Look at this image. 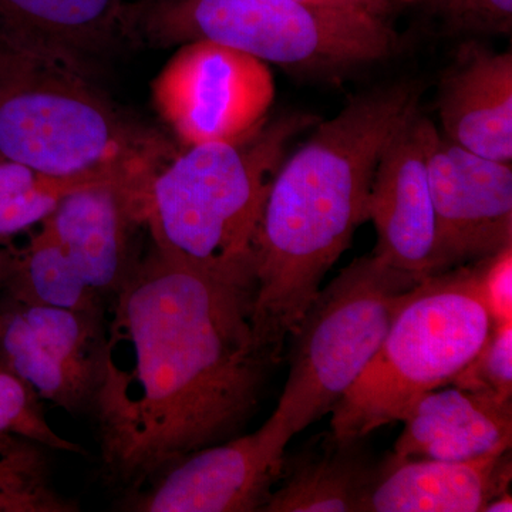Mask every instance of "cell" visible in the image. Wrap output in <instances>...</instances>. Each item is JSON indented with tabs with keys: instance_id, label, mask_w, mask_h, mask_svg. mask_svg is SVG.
<instances>
[{
	"instance_id": "277c9868",
	"label": "cell",
	"mask_w": 512,
	"mask_h": 512,
	"mask_svg": "<svg viewBox=\"0 0 512 512\" xmlns=\"http://www.w3.org/2000/svg\"><path fill=\"white\" fill-rule=\"evenodd\" d=\"M315 121L286 114L242 140L178 151L140 194L151 244L254 282V242L269 187L293 138Z\"/></svg>"
},
{
	"instance_id": "cb8c5ba5",
	"label": "cell",
	"mask_w": 512,
	"mask_h": 512,
	"mask_svg": "<svg viewBox=\"0 0 512 512\" xmlns=\"http://www.w3.org/2000/svg\"><path fill=\"white\" fill-rule=\"evenodd\" d=\"M473 264L481 299L494 325L512 322V245Z\"/></svg>"
},
{
	"instance_id": "ba28073f",
	"label": "cell",
	"mask_w": 512,
	"mask_h": 512,
	"mask_svg": "<svg viewBox=\"0 0 512 512\" xmlns=\"http://www.w3.org/2000/svg\"><path fill=\"white\" fill-rule=\"evenodd\" d=\"M151 96L161 120L184 148L231 143L268 121L275 82L262 60L195 40L178 46L151 84Z\"/></svg>"
},
{
	"instance_id": "2e32d148",
	"label": "cell",
	"mask_w": 512,
	"mask_h": 512,
	"mask_svg": "<svg viewBox=\"0 0 512 512\" xmlns=\"http://www.w3.org/2000/svg\"><path fill=\"white\" fill-rule=\"evenodd\" d=\"M511 478V451L468 461L387 454L363 512H480Z\"/></svg>"
},
{
	"instance_id": "484cf974",
	"label": "cell",
	"mask_w": 512,
	"mask_h": 512,
	"mask_svg": "<svg viewBox=\"0 0 512 512\" xmlns=\"http://www.w3.org/2000/svg\"><path fill=\"white\" fill-rule=\"evenodd\" d=\"M511 512L512 511V497L510 491L500 494L498 497L493 498L487 505H485L483 512Z\"/></svg>"
},
{
	"instance_id": "9c48e42d",
	"label": "cell",
	"mask_w": 512,
	"mask_h": 512,
	"mask_svg": "<svg viewBox=\"0 0 512 512\" xmlns=\"http://www.w3.org/2000/svg\"><path fill=\"white\" fill-rule=\"evenodd\" d=\"M106 311L12 303L0 312V359L42 400L92 414L106 359Z\"/></svg>"
},
{
	"instance_id": "d6986e66",
	"label": "cell",
	"mask_w": 512,
	"mask_h": 512,
	"mask_svg": "<svg viewBox=\"0 0 512 512\" xmlns=\"http://www.w3.org/2000/svg\"><path fill=\"white\" fill-rule=\"evenodd\" d=\"M5 284L13 303L74 311L109 308V303L84 282L59 242L42 224L28 247L10 258Z\"/></svg>"
},
{
	"instance_id": "6da1fadb",
	"label": "cell",
	"mask_w": 512,
	"mask_h": 512,
	"mask_svg": "<svg viewBox=\"0 0 512 512\" xmlns=\"http://www.w3.org/2000/svg\"><path fill=\"white\" fill-rule=\"evenodd\" d=\"M254 282L151 244L107 308L93 416L101 471L126 497L185 457L241 436L272 363L252 325Z\"/></svg>"
},
{
	"instance_id": "5bb4252c",
	"label": "cell",
	"mask_w": 512,
	"mask_h": 512,
	"mask_svg": "<svg viewBox=\"0 0 512 512\" xmlns=\"http://www.w3.org/2000/svg\"><path fill=\"white\" fill-rule=\"evenodd\" d=\"M440 133L477 156L512 161V53L461 47L437 93Z\"/></svg>"
},
{
	"instance_id": "30bf717a",
	"label": "cell",
	"mask_w": 512,
	"mask_h": 512,
	"mask_svg": "<svg viewBox=\"0 0 512 512\" xmlns=\"http://www.w3.org/2000/svg\"><path fill=\"white\" fill-rule=\"evenodd\" d=\"M427 165L436 215V274L512 245L511 163L477 156L436 126Z\"/></svg>"
},
{
	"instance_id": "8fae6325",
	"label": "cell",
	"mask_w": 512,
	"mask_h": 512,
	"mask_svg": "<svg viewBox=\"0 0 512 512\" xmlns=\"http://www.w3.org/2000/svg\"><path fill=\"white\" fill-rule=\"evenodd\" d=\"M289 441L268 420L254 433L204 448L126 497L134 512H262Z\"/></svg>"
},
{
	"instance_id": "52a82bcc",
	"label": "cell",
	"mask_w": 512,
	"mask_h": 512,
	"mask_svg": "<svg viewBox=\"0 0 512 512\" xmlns=\"http://www.w3.org/2000/svg\"><path fill=\"white\" fill-rule=\"evenodd\" d=\"M421 279L372 254L320 289L291 336L288 379L268 419L286 440L332 413Z\"/></svg>"
},
{
	"instance_id": "3957f363",
	"label": "cell",
	"mask_w": 512,
	"mask_h": 512,
	"mask_svg": "<svg viewBox=\"0 0 512 512\" xmlns=\"http://www.w3.org/2000/svg\"><path fill=\"white\" fill-rule=\"evenodd\" d=\"M177 153L117 109L89 73L0 37V157L47 177L141 192Z\"/></svg>"
},
{
	"instance_id": "4316f807",
	"label": "cell",
	"mask_w": 512,
	"mask_h": 512,
	"mask_svg": "<svg viewBox=\"0 0 512 512\" xmlns=\"http://www.w3.org/2000/svg\"><path fill=\"white\" fill-rule=\"evenodd\" d=\"M380 3H382L383 8L386 9V12L389 13L390 9H392L393 3L396 2V0H379Z\"/></svg>"
},
{
	"instance_id": "603a6c76",
	"label": "cell",
	"mask_w": 512,
	"mask_h": 512,
	"mask_svg": "<svg viewBox=\"0 0 512 512\" xmlns=\"http://www.w3.org/2000/svg\"><path fill=\"white\" fill-rule=\"evenodd\" d=\"M90 187L43 175L39 183L20 194L0 200V238L12 237L19 232L28 231L55 211L59 202L70 192Z\"/></svg>"
},
{
	"instance_id": "e0dca14e",
	"label": "cell",
	"mask_w": 512,
	"mask_h": 512,
	"mask_svg": "<svg viewBox=\"0 0 512 512\" xmlns=\"http://www.w3.org/2000/svg\"><path fill=\"white\" fill-rule=\"evenodd\" d=\"M130 0H0V37L55 56L93 76L127 37Z\"/></svg>"
},
{
	"instance_id": "4fadbf2b",
	"label": "cell",
	"mask_w": 512,
	"mask_h": 512,
	"mask_svg": "<svg viewBox=\"0 0 512 512\" xmlns=\"http://www.w3.org/2000/svg\"><path fill=\"white\" fill-rule=\"evenodd\" d=\"M87 285L107 303L121 291L141 255L136 235L144 225L140 192L99 184L70 192L42 222Z\"/></svg>"
},
{
	"instance_id": "7402d4cb",
	"label": "cell",
	"mask_w": 512,
	"mask_h": 512,
	"mask_svg": "<svg viewBox=\"0 0 512 512\" xmlns=\"http://www.w3.org/2000/svg\"><path fill=\"white\" fill-rule=\"evenodd\" d=\"M436 16L453 32L510 35L512 0H407Z\"/></svg>"
},
{
	"instance_id": "5b68a950",
	"label": "cell",
	"mask_w": 512,
	"mask_h": 512,
	"mask_svg": "<svg viewBox=\"0 0 512 512\" xmlns=\"http://www.w3.org/2000/svg\"><path fill=\"white\" fill-rule=\"evenodd\" d=\"M128 42L156 47L208 40L292 72L338 76L392 56L386 19L298 0H136Z\"/></svg>"
},
{
	"instance_id": "44dd1931",
	"label": "cell",
	"mask_w": 512,
	"mask_h": 512,
	"mask_svg": "<svg viewBox=\"0 0 512 512\" xmlns=\"http://www.w3.org/2000/svg\"><path fill=\"white\" fill-rule=\"evenodd\" d=\"M451 384L467 392L512 397V322L493 326L483 348Z\"/></svg>"
},
{
	"instance_id": "d4e9b609",
	"label": "cell",
	"mask_w": 512,
	"mask_h": 512,
	"mask_svg": "<svg viewBox=\"0 0 512 512\" xmlns=\"http://www.w3.org/2000/svg\"><path fill=\"white\" fill-rule=\"evenodd\" d=\"M306 5L318 8L342 10V12L360 13L386 19L387 12L379 0H298Z\"/></svg>"
},
{
	"instance_id": "8992f818",
	"label": "cell",
	"mask_w": 512,
	"mask_h": 512,
	"mask_svg": "<svg viewBox=\"0 0 512 512\" xmlns=\"http://www.w3.org/2000/svg\"><path fill=\"white\" fill-rule=\"evenodd\" d=\"M493 326L474 264L421 279L330 413V431L339 439H363L403 421L421 396L450 384L473 360Z\"/></svg>"
},
{
	"instance_id": "9a60e30c",
	"label": "cell",
	"mask_w": 512,
	"mask_h": 512,
	"mask_svg": "<svg viewBox=\"0 0 512 512\" xmlns=\"http://www.w3.org/2000/svg\"><path fill=\"white\" fill-rule=\"evenodd\" d=\"M403 423L393 448L396 457L468 461L500 456L511 451L512 397L439 387L421 396Z\"/></svg>"
},
{
	"instance_id": "7a4b0ae2",
	"label": "cell",
	"mask_w": 512,
	"mask_h": 512,
	"mask_svg": "<svg viewBox=\"0 0 512 512\" xmlns=\"http://www.w3.org/2000/svg\"><path fill=\"white\" fill-rule=\"evenodd\" d=\"M419 99L413 82L360 94L279 165L254 242L252 325L272 365L281 362L323 279L367 222L377 161Z\"/></svg>"
},
{
	"instance_id": "ffe728a7",
	"label": "cell",
	"mask_w": 512,
	"mask_h": 512,
	"mask_svg": "<svg viewBox=\"0 0 512 512\" xmlns=\"http://www.w3.org/2000/svg\"><path fill=\"white\" fill-rule=\"evenodd\" d=\"M0 436H16L35 441L47 450L84 456L80 444L59 436L50 426L42 399L29 384L16 376L0 359Z\"/></svg>"
},
{
	"instance_id": "7c38bea8",
	"label": "cell",
	"mask_w": 512,
	"mask_h": 512,
	"mask_svg": "<svg viewBox=\"0 0 512 512\" xmlns=\"http://www.w3.org/2000/svg\"><path fill=\"white\" fill-rule=\"evenodd\" d=\"M436 124L413 111L383 148L367 197L377 234L373 254L426 278L436 275L437 228L427 151Z\"/></svg>"
},
{
	"instance_id": "ac0fdd59",
	"label": "cell",
	"mask_w": 512,
	"mask_h": 512,
	"mask_svg": "<svg viewBox=\"0 0 512 512\" xmlns=\"http://www.w3.org/2000/svg\"><path fill=\"white\" fill-rule=\"evenodd\" d=\"M366 439H339L329 430L285 453L262 512H363L382 467Z\"/></svg>"
}]
</instances>
